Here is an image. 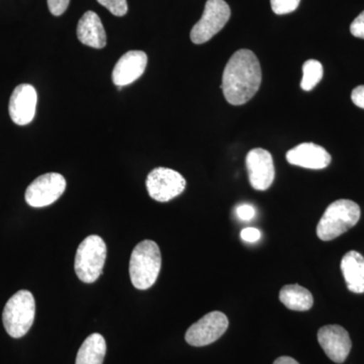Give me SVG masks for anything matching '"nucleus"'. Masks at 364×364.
Instances as JSON below:
<instances>
[{
    "label": "nucleus",
    "instance_id": "obj_6",
    "mask_svg": "<svg viewBox=\"0 0 364 364\" xmlns=\"http://www.w3.org/2000/svg\"><path fill=\"white\" fill-rule=\"evenodd\" d=\"M231 16V9L224 0H208L200 20L191 32V42L205 44L221 32Z\"/></svg>",
    "mask_w": 364,
    "mask_h": 364
},
{
    "label": "nucleus",
    "instance_id": "obj_27",
    "mask_svg": "<svg viewBox=\"0 0 364 364\" xmlns=\"http://www.w3.org/2000/svg\"><path fill=\"white\" fill-rule=\"evenodd\" d=\"M273 364H299L296 359L289 358V356H280Z\"/></svg>",
    "mask_w": 364,
    "mask_h": 364
},
{
    "label": "nucleus",
    "instance_id": "obj_11",
    "mask_svg": "<svg viewBox=\"0 0 364 364\" xmlns=\"http://www.w3.org/2000/svg\"><path fill=\"white\" fill-rule=\"evenodd\" d=\"M318 344L335 363H343L350 353L352 342L348 332L339 325H327L318 331Z\"/></svg>",
    "mask_w": 364,
    "mask_h": 364
},
{
    "label": "nucleus",
    "instance_id": "obj_23",
    "mask_svg": "<svg viewBox=\"0 0 364 364\" xmlns=\"http://www.w3.org/2000/svg\"><path fill=\"white\" fill-rule=\"evenodd\" d=\"M236 214L242 221H250L255 217V208L248 203H243L236 208Z\"/></svg>",
    "mask_w": 364,
    "mask_h": 364
},
{
    "label": "nucleus",
    "instance_id": "obj_12",
    "mask_svg": "<svg viewBox=\"0 0 364 364\" xmlns=\"http://www.w3.org/2000/svg\"><path fill=\"white\" fill-rule=\"evenodd\" d=\"M38 95L35 87L30 85H21L14 88L9 100V116L14 124L26 126L32 123L37 109Z\"/></svg>",
    "mask_w": 364,
    "mask_h": 364
},
{
    "label": "nucleus",
    "instance_id": "obj_2",
    "mask_svg": "<svg viewBox=\"0 0 364 364\" xmlns=\"http://www.w3.org/2000/svg\"><path fill=\"white\" fill-rule=\"evenodd\" d=\"M161 253L154 241L140 242L134 248L130 260V277L136 289H150L161 270Z\"/></svg>",
    "mask_w": 364,
    "mask_h": 364
},
{
    "label": "nucleus",
    "instance_id": "obj_22",
    "mask_svg": "<svg viewBox=\"0 0 364 364\" xmlns=\"http://www.w3.org/2000/svg\"><path fill=\"white\" fill-rule=\"evenodd\" d=\"M50 13L55 16H61L68 9L70 0H47Z\"/></svg>",
    "mask_w": 364,
    "mask_h": 364
},
{
    "label": "nucleus",
    "instance_id": "obj_26",
    "mask_svg": "<svg viewBox=\"0 0 364 364\" xmlns=\"http://www.w3.org/2000/svg\"><path fill=\"white\" fill-rule=\"evenodd\" d=\"M351 100L356 107L364 109V85L354 88L351 93Z\"/></svg>",
    "mask_w": 364,
    "mask_h": 364
},
{
    "label": "nucleus",
    "instance_id": "obj_4",
    "mask_svg": "<svg viewBox=\"0 0 364 364\" xmlns=\"http://www.w3.org/2000/svg\"><path fill=\"white\" fill-rule=\"evenodd\" d=\"M36 301L31 291L14 294L7 301L2 314V321L9 336L18 339L30 331L35 321Z\"/></svg>",
    "mask_w": 364,
    "mask_h": 364
},
{
    "label": "nucleus",
    "instance_id": "obj_13",
    "mask_svg": "<svg viewBox=\"0 0 364 364\" xmlns=\"http://www.w3.org/2000/svg\"><path fill=\"white\" fill-rule=\"evenodd\" d=\"M147 54L143 51L127 52L119 58L112 70V82L117 87L131 85L143 75L147 67Z\"/></svg>",
    "mask_w": 364,
    "mask_h": 364
},
{
    "label": "nucleus",
    "instance_id": "obj_25",
    "mask_svg": "<svg viewBox=\"0 0 364 364\" xmlns=\"http://www.w3.org/2000/svg\"><path fill=\"white\" fill-rule=\"evenodd\" d=\"M241 238L242 240L247 242V243H255V242L260 240L261 232L256 228H245V229L242 230Z\"/></svg>",
    "mask_w": 364,
    "mask_h": 364
},
{
    "label": "nucleus",
    "instance_id": "obj_24",
    "mask_svg": "<svg viewBox=\"0 0 364 364\" xmlns=\"http://www.w3.org/2000/svg\"><path fill=\"white\" fill-rule=\"evenodd\" d=\"M350 32L354 37L364 39V11L352 21Z\"/></svg>",
    "mask_w": 364,
    "mask_h": 364
},
{
    "label": "nucleus",
    "instance_id": "obj_14",
    "mask_svg": "<svg viewBox=\"0 0 364 364\" xmlns=\"http://www.w3.org/2000/svg\"><path fill=\"white\" fill-rule=\"evenodd\" d=\"M331 155L314 143H301L287 153V160L289 164L306 169L320 170L329 166Z\"/></svg>",
    "mask_w": 364,
    "mask_h": 364
},
{
    "label": "nucleus",
    "instance_id": "obj_16",
    "mask_svg": "<svg viewBox=\"0 0 364 364\" xmlns=\"http://www.w3.org/2000/svg\"><path fill=\"white\" fill-rule=\"evenodd\" d=\"M347 289L354 294L364 293V257L358 251H349L341 260Z\"/></svg>",
    "mask_w": 364,
    "mask_h": 364
},
{
    "label": "nucleus",
    "instance_id": "obj_15",
    "mask_svg": "<svg viewBox=\"0 0 364 364\" xmlns=\"http://www.w3.org/2000/svg\"><path fill=\"white\" fill-rule=\"evenodd\" d=\"M77 38L83 45L95 49L107 46V33L102 20L93 11H86L78 21Z\"/></svg>",
    "mask_w": 364,
    "mask_h": 364
},
{
    "label": "nucleus",
    "instance_id": "obj_9",
    "mask_svg": "<svg viewBox=\"0 0 364 364\" xmlns=\"http://www.w3.org/2000/svg\"><path fill=\"white\" fill-rule=\"evenodd\" d=\"M229 327V320L224 313H208L188 328L186 342L191 346L202 347L214 343L221 338Z\"/></svg>",
    "mask_w": 364,
    "mask_h": 364
},
{
    "label": "nucleus",
    "instance_id": "obj_21",
    "mask_svg": "<svg viewBox=\"0 0 364 364\" xmlns=\"http://www.w3.org/2000/svg\"><path fill=\"white\" fill-rule=\"evenodd\" d=\"M105 9L116 16H124L128 13V2L127 0H97Z\"/></svg>",
    "mask_w": 364,
    "mask_h": 364
},
{
    "label": "nucleus",
    "instance_id": "obj_17",
    "mask_svg": "<svg viewBox=\"0 0 364 364\" xmlns=\"http://www.w3.org/2000/svg\"><path fill=\"white\" fill-rule=\"evenodd\" d=\"M107 353V342L102 335L93 333L79 348L75 364H102Z\"/></svg>",
    "mask_w": 364,
    "mask_h": 364
},
{
    "label": "nucleus",
    "instance_id": "obj_20",
    "mask_svg": "<svg viewBox=\"0 0 364 364\" xmlns=\"http://www.w3.org/2000/svg\"><path fill=\"white\" fill-rule=\"evenodd\" d=\"M301 0H270L273 13L279 14H287L293 13L299 6Z\"/></svg>",
    "mask_w": 364,
    "mask_h": 364
},
{
    "label": "nucleus",
    "instance_id": "obj_19",
    "mask_svg": "<svg viewBox=\"0 0 364 364\" xmlns=\"http://www.w3.org/2000/svg\"><path fill=\"white\" fill-rule=\"evenodd\" d=\"M322 64L317 60H308L303 65V78H301V87L305 91L312 90L316 85L322 80Z\"/></svg>",
    "mask_w": 364,
    "mask_h": 364
},
{
    "label": "nucleus",
    "instance_id": "obj_3",
    "mask_svg": "<svg viewBox=\"0 0 364 364\" xmlns=\"http://www.w3.org/2000/svg\"><path fill=\"white\" fill-rule=\"evenodd\" d=\"M360 208L349 200L332 203L318 223L317 235L322 241H331L358 224Z\"/></svg>",
    "mask_w": 364,
    "mask_h": 364
},
{
    "label": "nucleus",
    "instance_id": "obj_10",
    "mask_svg": "<svg viewBox=\"0 0 364 364\" xmlns=\"http://www.w3.org/2000/svg\"><path fill=\"white\" fill-rule=\"evenodd\" d=\"M249 181L256 191H267L274 181L275 168L273 158L268 151L255 148L246 157Z\"/></svg>",
    "mask_w": 364,
    "mask_h": 364
},
{
    "label": "nucleus",
    "instance_id": "obj_18",
    "mask_svg": "<svg viewBox=\"0 0 364 364\" xmlns=\"http://www.w3.org/2000/svg\"><path fill=\"white\" fill-rule=\"evenodd\" d=\"M279 299L287 309L298 312L310 310L314 305L313 294L299 284H287L280 289Z\"/></svg>",
    "mask_w": 364,
    "mask_h": 364
},
{
    "label": "nucleus",
    "instance_id": "obj_7",
    "mask_svg": "<svg viewBox=\"0 0 364 364\" xmlns=\"http://www.w3.org/2000/svg\"><path fill=\"white\" fill-rule=\"evenodd\" d=\"M146 186L153 200L166 203L183 193L186 188V181L176 170L158 167L150 172L146 181Z\"/></svg>",
    "mask_w": 364,
    "mask_h": 364
},
{
    "label": "nucleus",
    "instance_id": "obj_8",
    "mask_svg": "<svg viewBox=\"0 0 364 364\" xmlns=\"http://www.w3.org/2000/svg\"><path fill=\"white\" fill-rule=\"evenodd\" d=\"M66 189V181L59 173H46L36 178L26 191V202L33 208H44L58 200Z\"/></svg>",
    "mask_w": 364,
    "mask_h": 364
},
{
    "label": "nucleus",
    "instance_id": "obj_1",
    "mask_svg": "<svg viewBox=\"0 0 364 364\" xmlns=\"http://www.w3.org/2000/svg\"><path fill=\"white\" fill-rule=\"evenodd\" d=\"M262 72L252 51L241 49L234 53L223 73L222 90L230 105H245L259 90Z\"/></svg>",
    "mask_w": 364,
    "mask_h": 364
},
{
    "label": "nucleus",
    "instance_id": "obj_5",
    "mask_svg": "<svg viewBox=\"0 0 364 364\" xmlns=\"http://www.w3.org/2000/svg\"><path fill=\"white\" fill-rule=\"evenodd\" d=\"M107 258V245L104 239L91 235L81 242L75 256V272L78 279L85 284L97 282L104 269Z\"/></svg>",
    "mask_w": 364,
    "mask_h": 364
}]
</instances>
